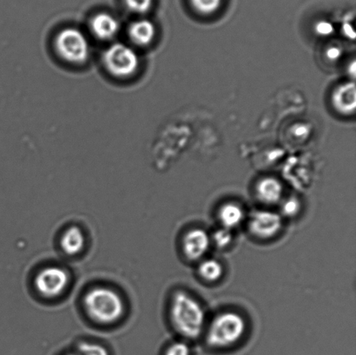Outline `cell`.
Here are the masks:
<instances>
[{"instance_id": "cell-1", "label": "cell", "mask_w": 356, "mask_h": 355, "mask_svg": "<svg viewBox=\"0 0 356 355\" xmlns=\"http://www.w3.org/2000/svg\"><path fill=\"white\" fill-rule=\"evenodd\" d=\"M174 329L188 339H197L204 331L205 312L197 300L185 291L173 295L170 308Z\"/></svg>"}, {"instance_id": "cell-2", "label": "cell", "mask_w": 356, "mask_h": 355, "mask_svg": "<svg viewBox=\"0 0 356 355\" xmlns=\"http://www.w3.org/2000/svg\"><path fill=\"white\" fill-rule=\"evenodd\" d=\"M83 307L89 317L101 325L120 321L125 312L123 297L113 288L94 287L83 297Z\"/></svg>"}, {"instance_id": "cell-3", "label": "cell", "mask_w": 356, "mask_h": 355, "mask_svg": "<svg viewBox=\"0 0 356 355\" xmlns=\"http://www.w3.org/2000/svg\"><path fill=\"white\" fill-rule=\"evenodd\" d=\"M246 328L243 315L235 311L222 312L213 319L206 339L214 349H227L243 339Z\"/></svg>"}, {"instance_id": "cell-4", "label": "cell", "mask_w": 356, "mask_h": 355, "mask_svg": "<svg viewBox=\"0 0 356 355\" xmlns=\"http://www.w3.org/2000/svg\"><path fill=\"white\" fill-rule=\"evenodd\" d=\"M56 51L63 60L72 65H83L90 56L88 38L81 31L74 27L61 30L54 41Z\"/></svg>"}, {"instance_id": "cell-5", "label": "cell", "mask_w": 356, "mask_h": 355, "mask_svg": "<svg viewBox=\"0 0 356 355\" xmlns=\"http://www.w3.org/2000/svg\"><path fill=\"white\" fill-rule=\"evenodd\" d=\"M103 63L106 71L115 78L127 79L138 71L140 59L134 48L115 43L104 52Z\"/></svg>"}, {"instance_id": "cell-6", "label": "cell", "mask_w": 356, "mask_h": 355, "mask_svg": "<svg viewBox=\"0 0 356 355\" xmlns=\"http://www.w3.org/2000/svg\"><path fill=\"white\" fill-rule=\"evenodd\" d=\"M70 274L68 271L58 266L44 267L37 274L34 279L35 290L45 299L60 297L67 290Z\"/></svg>"}, {"instance_id": "cell-7", "label": "cell", "mask_w": 356, "mask_h": 355, "mask_svg": "<svg viewBox=\"0 0 356 355\" xmlns=\"http://www.w3.org/2000/svg\"><path fill=\"white\" fill-rule=\"evenodd\" d=\"M249 229L257 238H274L282 231V218L280 215L270 210H258L250 218Z\"/></svg>"}, {"instance_id": "cell-8", "label": "cell", "mask_w": 356, "mask_h": 355, "mask_svg": "<svg viewBox=\"0 0 356 355\" xmlns=\"http://www.w3.org/2000/svg\"><path fill=\"white\" fill-rule=\"evenodd\" d=\"M211 242V236L204 229H192L184 236V256L191 261L201 260L208 253Z\"/></svg>"}, {"instance_id": "cell-9", "label": "cell", "mask_w": 356, "mask_h": 355, "mask_svg": "<svg viewBox=\"0 0 356 355\" xmlns=\"http://www.w3.org/2000/svg\"><path fill=\"white\" fill-rule=\"evenodd\" d=\"M90 27L94 36L99 40L110 41L120 33V24L111 14L100 13L92 17Z\"/></svg>"}, {"instance_id": "cell-10", "label": "cell", "mask_w": 356, "mask_h": 355, "mask_svg": "<svg viewBox=\"0 0 356 355\" xmlns=\"http://www.w3.org/2000/svg\"><path fill=\"white\" fill-rule=\"evenodd\" d=\"M333 106L340 113L353 114L356 107V90L354 83L338 86L332 95Z\"/></svg>"}, {"instance_id": "cell-11", "label": "cell", "mask_w": 356, "mask_h": 355, "mask_svg": "<svg viewBox=\"0 0 356 355\" xmlns=\"http://www.w3.org/2000/svg\"><path fill=\"white\" fill-rule=\"evenodd\" d=\"M128 33L132 43L138 47H147L154 40L156 28L149 19H138L131 24Z\"/></svg>"}, {"instance_id": "cell-12", "label": "cell", "mask_w": 356, "mask_h": 355, "mask_svg": "<svg viewBox=\"0 0 356 355\" xmlns=\"http://www.w3.org/2000/svg\"><path fill=\"white\" fill-rule=\"evenodd\" d=\"M282 194H284V187L273 177H266L257 183V197L263 204H277L282 200Z\"/></svg>"}, {"instance_id": "cell-13", "label": "cell", "mask_w": 356, "mask_h": 355, "mask_svg": "<svg viewBox=\"0 0 356 355\" xmlns=\"http://www.w3.org/2000/svg\"><path fill=\"white\" fill-rule=\"evenodd\" d=\"M60 246L63 251L70 256H75L81 253L86 247V236L82 229L72 226L62 235Z\"/></svg>"}, {"instance_id": "cell-14", "label": "cell", "mask_w": 356, "mask_h": 355, "mask_svg": "<svg viewBox=\"0 0 356 355\" xmlns=\"http://www.w3.org/2000/svg\"><path fill=\"white\" fill-rule=\"evenodd\" d=\"M245 214L240 205L235 203H227L222 205L218 210V220L222 228L230 229L238 227L244 220Z\"/></svg>"}, {"instance_id": "cell-15", "label": "cell", "mask_w": 356, "mask_h": 355, "mask_svg": "<svg viewBox=\"0 0 356 355\" xmlns=\"http://www.w3.org/2000/svg\"><path fill=\"white\" fill-rule=\"evenodd\" d=\"M199 276L208 283H216L225 274L221 263L218 260L208 259L202 261L198 266Z\"/></svg>"}, {"instance_id": "cell-16", "label": "cell", "mask_w": 356, "mask_h": 355, "mask_svg": "<svg viewBox=\"0 0 356 355\" xmlns=\"http://www.w3.org/2000/svg\"><path fill=\"white\" fill-rule=\"evenodd\" d=\"M222 0H191L195 12L202 15H211L221 7Z\"/></svg>"}, {"instance_id": "cell-17", "label": "cell", "mask_w": 356, "mask_h": 355, "mask_svg": "<svg viewBox=\"0 0 356 355\" xmlns=\"http://www.w3.org/2000/svg\"><path fill=\"white\" fill-rule=\"evenodd\" d=\"M79 355H110L106 347L95 342H82L76 347Z\"/></svg>"}, {"instance_id": "cell-18", "label": "cell", "mask_w": 356, "mask_h": 355, "mask_svg": "<svg viewBox=\"0 0 356 355\" xmlns=\"http://www.w3.org/2000/svg\"><path fill=\"white\" fill-rule=\"evenodd\" d=\"M123 2L132 13L145 14L152 8L154 0H123Z\"/></svg>"}, {"instance_id": "cell-19", "label": "cell", "mask_w": 356, "mask_h": 355, "mask_svg": "<svg viewBox=\"0 0 356 355\" xmlns=\"http://www.w3.org/2000/svg\"><path fill=\"white\" fill-rule=\"evenodd\" d=\"M211 242L220 249L228 248L233 242V234L228 229L222 228L218 229L211 238Z\"/></svg>"}, {"instance_id": "cell-20", "label": "cell", "mask_w": 356, "mask_h": 355, "mask_svg": "<svg viewBox=\"0 0 356 355\" xmlns=\"http://www.w3.org/2000/svg\"><path fill=\"white\" fill-rule=\"evenodd\" d=\"M301 210V203L296 197H289L282 201V212L287 217H295Z\"/></svg>"}, {"instance_id": "cell-21", "label": "cell", "mask_w": 356, "mask_h": 355, "mask_svg": "<svg viewBox=\"0 0 356 355\" xmlns=\"http://www.w3.org/2000/svg\"><path fill=\"white\" fill-rule=\"evenodd\" d=\"M165 355H191V349L185 342H174L167 349Z\"/></svg>"}, {"instance_id": "cell-22", "label": "cell", "mask_w": 356, "mask_h": 355, "mask_svg": "<svg viewBox=\"0 0 356 355\" xmlns=\"http://www.w3.org/2000/svg\"><path fill=\"white\" fill-rule=\"evenodd\" d=\"M316 33L322 36H329L334 31L332 24L327 22V21H321L317 23L316 26Z\"/></svg>"}, {"instance_id": "cell-23", "label": "cell", "mask_w": 356, "mask_h": 355, "mask_svg": "<svg viewBox=\"0 0 356 355\" xmlns=\"http://www.w3.org/2000/svg\"><path fill=\"white\" fill-rule=\"evenodd\" d=\"M326 55L327 57L330 59V60H337V59L341 57V50L340 47H331L327 49Z\"/></svg>"}, {"instance_id": "cell-24", "label": "cell", "mask_w": 356, "mask_h": 355, "mask_svg": "<svg viewBox=\"0 0 356 355\" xmlns=\"http://www.w3.org/2000/svg\"><path fill=\"white\" fill-rule=\"evenodd\" d=\"M295 134L298 135V137H303V135L308 134V130H307L306 126L305 125H298L295 128Z\"/></svg>"}, {"instance_id": "cell-25", "label": "cell", "mask_w": 356, "mask_h": 355, "mask_svg": "<svg viewBox=\"0 0 356 355\" xmlns=\"http://www.w3.org/2000/svg\"><path fill=\"white\" fill-rule=\"evenodd\" d=\"M65 355H79V354H76V353H72V354H65Z\"/></svg>"}]
</instances>
